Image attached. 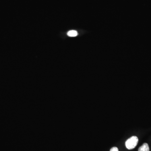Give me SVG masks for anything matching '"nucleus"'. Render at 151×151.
Wrapping results in <instances>:
<instances>
[{
	"label": "nucleus",
	"mask_w": 151,
	"mask_h": 151,
	"mask_svg": "<svg viewBox=\"0 0 151 151\" xmlns=\"http://www.w3.org/2000/svg\"><path fill=\"white\" fill-rule=\"evenodd\" d=\"M67 35L69 37H76L78 35V32L75 30H70L67 32Z\"/></svg>",
	"instance_id": "obj_3"
},
{
	"label": "nucleus",
	"mask_w": 151,
	"mask_h": 151,
	"mask_svg": "<svg viewBox=\"0 0 151 151\" xmlns=\"http://www.w3.org/2000/svg\"><path fill=\"white\" fill-rule=\"evenodd\" d=\"M138 137L136 136H133L126 141V147L129 150L134 149L138 144Z\"/></svg>",
	"instance_id": "obj_1"
},
{
	"label": "nucleus",
	"mask_w": 151,
	"mask_h": 151,
	"mask_svg": "<svg viewBox=\"0 0 151 151\" xmlns=\"http://www.w3.org/2000/svg\"><path fill=\"white\" fill-rule=\"evenodd\" d=\"M110 151H119V150L116 147H113L110 149Z\"/></svg>",
	"instance_id": "obj_4"
},
{
	"label": "nucleus",
	"mask_w": 151,
	"mask_h": 151,
	"mask_svg": "<svg viewBox=\"0 0 151 151\" xmlns=\"http://www.w3.org/2000/svg\"><path fill=\"white\" fill-rule=\"evenodd\" d=\"M138 151H149V148L148 144L144 143L139 148Z\"/></svg>",
	"instance_id": "obj_2"
}]
</instances>
